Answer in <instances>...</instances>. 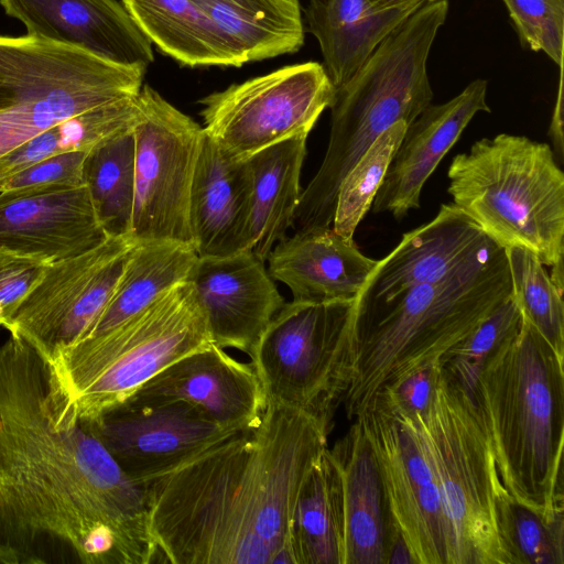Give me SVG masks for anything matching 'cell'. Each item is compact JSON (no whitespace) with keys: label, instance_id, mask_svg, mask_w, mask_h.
<instances>
[{"label":"cell","instance_id":"1","mask_svg":"<svg viewBox=\"0 0 564 564\" xmlns=\"http://www.w3.org/2000/svg\"><path fill=\"white\" fill-rule=\"evenodd\" d=\"M152 564L147 492L80 419L52 365L0 347V564Z\"/></svg>","mask_w":564,"mask_h":564},{"label":"cell","instance_id":"2","mask_svg":"<svg viewBox=\"0 0 564 564\" xmlns=\"http://www.w3.org/2000/svg\"><path fill=\"white\" fill-rule=\"evenodd\" d=\"M329 433L268 402L256 427L144 482L159 563L294 564L293 511Z\"/></svg>","mask_w":564,"mask_h":564},{"label":"cell","instance_id":"3","mask_svg":"<svg viewBox=\"0 0 564 564\" xmlns=\"http://www.w3.org/2000/svg\"><path fill=\"white\" fill-rule=\"evenodd\" d=\"M511 296L506 251L496 245L438 282L387 301L356 302L351 381L341 403L347 417L355 420L381 391L441 361Z\"/></svg>","mask_w":564,"mask_h":564},{"label":"cell","instance_id":"4","mask_svg":"<svg viewBox=\"0 0 564 564\" xmlns=\"http://www.w3.org/2000/svg\"><path fill=\"white\" fill-rule=\"evenodd\" d=\"M474 399L507 491L546 520L564 516V358L521 316L485 362Z\"/></svg>","mask_w":564,"mask_h":564},{"label":"cell","instance_id":"5","mask_svg":"<svg viewBox=\"0 0 564 564\" xmlns=\"http://www.w3.org/2000/svg\"><path fill=\"white\" fill-rule=\"evenodd\" d=\"M447 177L454 205L500 247L535 254L563 291L564 173L547 143L482 138L453 158Z\"/></svg>","mask_w":564,"mask_h":564},{"label":"cell","instance_id":"6","mask_svg":"<svg viewBox=\"0 0 564 564\" xmlns=\"http://www.w3.org/2000/svg\"><path fill=\"white\" fill-rule=\"evenodd\" d=\"M413 421L441 495L447 564H511L497 522L496 502L506 488L473 395L442 366L429 408Z\"/></svg>","mask_w":564,"mask_h":564},{"label":"cell","instance_id":"7","mask_svg":"<svg viewBox=\"0 0 564 564\" xmlns=\"http://www.w3.org/2000/svg\"><path fill=\"white\" fill-rule=\"evenodd\" d=\"M210 344L196 291L185 281L108 333L61 350L50 364L80 419L91 420Z\"/></svg>","mask_w":564,"mask_h":564},{"label":"cell","instance_id":"8","mask_svg":"<svg viewBox=\"0 0 564 564\" xmlns=\"http://www.w3.org/2000/svg\"><path fill=\"white\" fill-rule=\"evenodd\" d=\"M145 72L28 35L0 36V158L61 121L138 95Z\"/></svg>","mask_w":564,"mask_h":564},{"label":"cell","instance_id":"9","mask_svg":"<svg viewBox=\"0 0 564 564\" xmlns=\"http://www.w3.org/2000/svg\"><path fill=\"white\" fill-rule=\"evenodd\" d=\"M355 308L356 301L284 303L250 356L267 402L332 431L351 381Z\"/></svg>","mask_w":564,"mask_h":564},{"label":"cell","instance_id":"10","mask_svg":"<svg viewBox=\"0 0 564 564\" xmlns=\"http://www.w3.org/2000/svg\"><path fill=\"white\" fill-rule=\"evenodd\" d=\"M335 91L321 63L284 66L202 98L203 129L224 154L245 161L276 143L307 138Z\"/></svg>","mask_w":564,"mask_h":564},{"label":"cell","instance_id":"11","mask_svg":"<svg viewBox=\"0 0 564 564\" xmlns=\"http://www.w3.org/2000/svg\"><path fill=\"white\" fill-rule=\"evenodd\" d=\"M138 99L129 237L133 242L166 240L194 247L189 198L204 129L148 84Z\"/></svg>","mask_w":564,"mask_h":564},{"label":"cell","instance_id":"12","mask_svg":"<svg viewBox=\"0 0 564 564\" xmlns=\"http://www.w3.org/2000/svg\"><path fill=\"white\" fill-rule=\"evenodd\" d=\"M133 243L129 237H108L87 252L45 264L2 327L51 362L102 312Z\"/></svg>","mask_w":564,"mask_h":564},{"label":"cell","instance_id":"13","mask_svg":"<svg viewBox=\"0 0 564 564\" xmlns=\"http://www.w3.org/2000/svg\"><path fill=\"white\" fill-rule=\"evenodd\" d=\"M392 519L415 564H447V528L434 470L413 419L377 395L358 416Z\"/></svg>","mask_w":564,"mask_h":564},{"label":"cell","instance_id":"14","mask_svg":"<svg viewBox=\"0 0 564 564\" xmlns=\"http://www.w3.org/2000/svg\"><path fill=\"white\" fill-rule=\"evenodd\" d=\"M83 421L119 466L142 485L240 432L215 423L185 402H123Z\"/></svg>","mask_w":564,"mask_h":564},{"label":"cell","instance_id":"15","mask_svg":"<svg viewBox=\"0 0 564 564\" xmlns=\"http://www.w3.org/2000/svg\"><path fill=\"white\" fill-rule=\"evenodd\" d=\"M124 402H185L236 431L256 427L268 403L252 361H239L214 343L167 366Z\"/></svg>","mask_w":564,"mask_h":564},{"label":"cell","instance_id":"16","mask_svg":"<svg viewBox=\"0 0 564 564\" xmlns=\"http://www.w3.org/2000/svg\"><path fill=\"white\" fill-rule=\"evenodd\" d=\"M107 238L86 185L0 192V251L48 264Z\"/></svg>","mask_w":564,"mask_h":564},{"label":"cell","instance_id":"17","mask_svg":"<svg viewBox=\"0 0 564 564\" xmlns=\"http://www.w3.org/2000/svg\"><path fill=\"white\" fill-rule=\"evenodd\" d=\"M187 281L196 291L213 343L249 357L285 303L264 261L251 250L198 257Z\"/></svg>","mask_w":564,"mask_h":564},{"label":"cell","instance_id":"18","mask_svg":"<svg viewBox=\"0 0 564 564\" xmlns=\"http://www.w3.org/2000/svg\"><path fill=\"white\" fill-rule=\"evenodd\" d=\"M28 36L75 48L106 62L147 69L152 43L118 0H0Z\"/></svg>","mask_w":564,"mask_h":564},{"label":"cell","instance_id":"19","mask_svg":"<svg viewBox=\"0 0 564 564\" xmlns=\"http://www.w3.org/2000/svg\"><path fill=\"white\" fill-rule=\"evenodd\" d=\"M498 245L456 205L403 235L377 264L357 303L387 301L411 288L438 282Z\"/></svg>","mask_w":564,"mask_h":564},{"label":"cell","instance_id":"20","mask_svg":"<svg viewBox=\"0 0 564 564\" xmlns=\"http://www.w3.org/2000/svg\"><path fill=\"white\" fill-rule=\"evenodd\" d=\"M486 97L487 80L478 78L451 100L423 109L406 127L371 205L373 213L402 219L420 208L423 186L438 163L477 112H490Z\"/></svg>","mask_w":564,"mask_h":564},{"label":"cell","instance_id":"21","mask_svg":"<svg viewBox=\"0 0 564 564\" xmlns=\"http://www.w3.org/2000/svg\"><path fill=\"white\" fill-rule=\"evenodd\" d=\"M267 260L270 276L285 284L294 301L317 303L357 301L378 261L332 226L286 236Z\"/></svg>","mask_w":564,"mask_h":564},{"label":"cell","instance_id":"22","mask_svg":"<svg viewBox=\"0 0 564 564\" xmlns=\"http://www.w3.org/2000/svg\"><path fill=\"white\" fill-rule=\"evenodd\" d=\"M252 175L248 160L227 156L206 134L189 198V223L198 257L248 250Z\"/></svg>","mask_w":564,"mask_h":564},{"label":"cell","instance_id":"23","mask_svg":"<svg viewBox=\"0 0 564 564\" xmlns=\"http://www.w3.org/2000/svg\"><path fill=\"white\" fill-rule=\"evenodd\" d=\"M329 452L341 482L344 564H386L397 525L375 453L358 419Z\"/></svg>","mask_w":564,"mask_h":564},{"label":"cell","instance_id":"24","mask_svg":"<svg viewBox=\"0 0 564 564\" xmlns=\"http://www.w3.org/2000/svg\"><path fill=\"white\" fill-rule=\"evenodd\" d=\"M423 4V1H411L376 8L369 0H308L304 28L317 40L322 65L335 89L345 84L378 45Z\"/></svg>","mask_w":564,"mask_h":564},{"label":"cell","instance_id":"25","mask_svg":"<svg viewBox=\"0 0 564 564\" xmlns=\"http://www.w3.org/2000/svg\"><path fill=\"white\" fill-rule=\"evenodd\" d=\"M306 139L286 140L247 159L252 175L248 250L263 261L293 227Z\"/></svg>","mask_w":564,"mask_h":564},{"label":"cell","instance_id":"26","mask_svg":"<svg viewBox=\"0 0 564 564\" xmlns=\"http://www.w3.org/2000/svg\"><path fill=\"white\" fill-rule=\"evenodd\" d=\"M197 259L191 245L134 242L110 300L78 341L108 333L187 281Z\"/></svg>","mask_w":564,"mask_h":564},{"label":"cell","instance_id":"27","mask_svg":"<svg viewBox=\"0 0 564 564\" xmlns=\"http://www.w3.org/2000/svg\"><path fill=\"white\" fill-rule=\"evenodd\" d=\"M152 44L180 64L235 66L242 57L208 15L192 0H122Z\"/></svg>","mask_w":564,"mask_h":564},{"label":"cell","instance_id":"28","mask_svg":"<svg viewBox=\"0 0 564 564\" xmlns=\"http://www.w3.org/2000/svg\"><path fill=\"white\" fill-rule=\"evenodd\" d=\"M245 63L297 52L305 41L300 0H192Z\"/></svg>","mask_w":564,"mask_h":564},{"label":"cell","instance_id":"29","mask_svg":"<svg viewBox=\"0 0 564 564\" xmlns=\"http://www.w3.org/2000/svg\"><path fill=\"white\" fill-rule=\"evenodd\" d=\"M294 564H344V517L338 468L327 448L297 497L291 521Z\"/></svg>","mask_w":564,"mask_h":564},{"label":"cell","instance_id":"30","mask_svg":"<svg viewBox=\"0 0 564 564\" xmlns=\"http://www.w3.org/2000/svg\"><path fill=\"white\" fill-rule=\"evenodd\" d=\"M140 116L138 95L105 104L56 123L0 158V185L22 170L56 154L89 151L132 130Z\"/></svg>","mask_w":564,"mask_h":564},{"label":"cell","instance_id":"31","mask_svg":"<svg viewBox=\"0 0 564 564\" xmlns=\"http://www.w3.org/2000/svg\"><path fill=\"white\" fill-rule=\"evenodd\" d=\"M84 178L108 237H129L134 197L133 129L90 149L84 162Z\"/></svg>","mask_w":564,"mask_h":564},{"label":"cell","instance_id":"32","mask_svg":"<svg viewBox=\"0 0 564 564\" xmlns=\"http://www.w3.org/2000/svg\"><path fill=\"white\" fill-rule=\"evenodd\" d=\"M511 294L523 319L564 358L563 291L535 254L520 247L505 248Z\"/></svg>","mask_w":564,"mask_h":564},{"label":"cell","instance_id":"33","mask_svg":"<svg viewBox=\"0 0 564 564\" xmlns=\"http://www.w3.org/2000/svg\"><path fill=\"white\" fill-rule=\"evenodd\" d=\"M406 127L404 121H398L384 130L343 178L332 227L345 238L354 239L370 209Z\"/></svg>","mask_w":564,"mask_h":564},{"label":"cell","instance_id":"34","mask_svg":"<svg viewBox=\"0 0 564 564\" xmlns=\"http://www.w3.org/2000/svg\"><path fill=\"white\" fill-rule=\"evenodd\" d=\"M496 507L499 535L511 564H564V516L546 520L507 489Z\"/></svg>","mask_w":564,"mask_h":564},{"label":"cell","instance_id":"35","mask_svg":"<svg viewBox=\"0 0 564 564\" xmlns=\"http://www.w3.org/2000/svg\"><path fill=\"white\" fill-rule=\"evenodd\" d=\"M520 324L521 314L511 296L451 348L441 359L442 366L474 398L475 386L485 362Z\"/></svg>","mask_w":564,"mask_h":564},{"label":"cell","instance_id":"36","mask_svg":"<svg viewBox=\"0 0 564 564\" xmlns=\"http://www.w3.org/2000/svg\"><path fill=\"white\" fill-rule=\"evenodd\" d=\"M521 44L563 68L564 0H502Z\"/></svg>","mask_w":564,"mask_h":564},{"label":"cell","instance_id":"37","mask_svg":"<svg viewBox=\"0 0 564 564\" xmlns=\"http://www.w3.org/2000/svg\"><path fill=\"white\" fill-rule=\"evenodd\" d=\"M87 152L68 151L46 158L6 180L0 185V192L34 187L84 186V162Z\"/></svg>","mask_w":564,"mask_h":564},{"label":"cell","instance_id":"38","mask_svg":"<svg viewBox=\"0 0 564 564\" xmlns=\"http://www.w3.org/2000/svg\"><path fill=\"white\" fill-rule=\"evenodd\" d=\"M441 369V361L427 365L384 389L378 395H381L393 410L413 419L429 408Z\"/></svg>","mask_w":564,"mask_h":564},{"label":"cell","instance_id":"39","mask_svg":"<svg viewBox=\"0 0 564 564\" xmlns=\"http://www.w3.org/2000/svg\"><path fill=\"white\" fill-rule=\"evenodd\" d=\"M34 259L0 251V326L44 269Z\"/></svg>","mask_w":564,"mask_h":564},{"label":"cell","instance_id":"40","mask_svg":"<svg viewBox=\"0 0 564 564\" xmlns=\"http://www.w3.org/2000/svg\"><path fill=\"white\" fill-rule=\"evenodd\" d=\"M549 137L551 138L554 145V155H556L562 162L563 160V70L560 69V80H558V89L557 97L555 101V107L553 110V115L551 118Z\"/></svg>","mask_w":564,"mask_h":564},{"label":"cell","instance_id":"41","mask_svg":"<svg viewBox=\"0 0 564 564\" xmlns=\"http://www.w3.org/2000/svg\"><path fill=\"white\" fill-rule=\"evenodd\" d=\"M386 564H415L408 544L398 528L391 535Z\"/></svg>","mask_w":564,"mask_h":564},{"label":"cell","instance_id":"42","mask_svg":"<svg viewBox=\"0 0 564 564\" xmlns=\"http://www.w3.org/2000/svg\"><path fill=\"white\" fill-rule=\"evenodd\" d=\"M369 1L376 8H387V7L399 6V4H402L405 2H411V1H423V2L427 3V2H433L435 0H369Z\"/></svg>","mask_w":564,"mask_h":564}]
</instances>
